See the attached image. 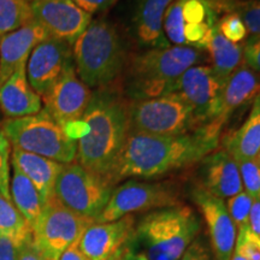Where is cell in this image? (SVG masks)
Returning <instances> with one entry per match:
<instances>
[{
  "instance_id": "cell-1",
  "label": "cell",
  "mask_w": 260,
  "mask_h": 260,
  "mask_svg": "<svg viewBox=\"0 0 260 260\" xmlns=\"http://www.w3.org/2000/svg\"><path fill=\"white\" fill-rule=\"evenodd\" d=\"M223 123L212 121L180 135H151L130 130L106 181L153 178L204 160L219 145Z\"/></svg>"
},
{
  "instance_id": "cell-2",
  "label": "cell",
  "mask_w": 260,
  "mask_h": 260,
  "mask_svg": "<svg viewBox=\"0 0 260 260\" xmlns=\"http://www.w3.org/2000/svg\"><path fill=\"white\" fill-rule=\"evenodd\" d=\"M81 119L88 133L77 141V162L106 180L130 132L128 104L118 92L104 87L92 94Z\"/></svg>"
},
{
  "instance_id": "cell-3",
  "label": "cell",
  "mask_w": 260,
  "mask_h": 260,
  "mask_svg": "<svg viewBox=\"0 0 260 260\" xmlns=\"http://www.w3.org/2000/svg\"><path fill=\"white\" fill-rule=\"evenodd\" d=\"M199 230V218L193 210L176 205L146 214L129 243L148 260H180Z\"/></svg>"
},
{
  "instance_id": "cell-4",
  "label": "cell",
  "mask_w": 260,
  "mask_h": 260,
  "mask_svg": "<svg viewBox=\"0 0 260 260\" xmlns=\"http://www.w3.org/2000/svg\"><path fill=\"white\" fill-rule=\"evenodd\" d=\"M75 69L89 88H104L121 74L124 48L116 28L104 19H92L73 45Z\"/></svg>"
},
{
  "instance_id": "cell-5",
  "label": "cell",
  "mask_w": 260,
  "mask_h": 260,
  "mask_svg": "<svg viewBox=\"0 0 260 260\" xmlns=\"http://www.w3.org/2000/svg\"><path fill=\"white\" fill-rule=\"evenodd\" d=\"M201 59V51L189 46L151 48L130 63L129 95L136 102L170 94L171 84Z\"/></svg>"
},
{
  "instance_id": "cell-6",
  "label": "cell",
  "mask_w": 260,
  "mask_h": 260,
  "mask_svg": "<svg viewBox=\"0 0 260 260\" xmlns=\"http://www.w3.org/2000/svg\"><path fill=\"white\" fill-rule=\"evenodd\" d=\"M0 125L14 148L64 165L76 160L77 141L70 139L44 109L31 116L5 118Z\"/></svg>"
},
{
  "instance_id": "cell-7",
  "label": "cell",
  "mask_w": 260,
  "mask_h": 260,
  "mask_svg": "<svg viewBox=\"0 0 260 260\" xmlns=\"http://www.w3.org/2000/svg\"><path fill=\"white\" fill-rule=\"evenodd\" d=\"M95 220L80 216L63 206L56 198L44 205L31 225V241L42 260H59Z\"/></svg>"
},
{
  "instance_id": "cell-8",
  "label": "cell",
  "mask_w": 260,
  "mask_h": 260,
  "mask_svg": "<svg viewBox=\"0 0 260 260\" xmlns=\"http://www.w3.org/2000/svg\"><path fill=\"white\" fill-rule=\"evenodd\" d=\"M130 130L151 135H180L200 126L178 94L140 100L129 106Z\"/></svg>"
},
{
  "instance_id": "cell-9",
  "label": "cell",
  "mask_w": 260,
  "mask_h": 260,
  "mask_svg": "<svg viewBox=\"0 0 260 260\" xmlns=\"http://www.w3.org/2000/svg\"><path fill=\"white\" fill-rule=\"evenodd\" d=\"M112 191L113 186L105 178L74 161L61 168L54 186V198L73 212L95 220Z\"/></svg>"
},
{
  "instance_id": "cell-10",
  "label": "cell",
  "mask_w": 260,
  "mask_h": 260,
  "mask_svg": "<svg viewBox=\"0 0 260 260\" xmlns=\"http://www.w3.org/2000/svg\"><path fill=\"white\" fill-rule=\"evenodd\" d=\"M176 205H180L177 191L170 184L128 181L113 189L109 203L96 217L95 223L113 222L134 212Z\"/></svg>"
},
{
  "instance_id": "cell-11",
  "label": "cell",
  "mask_w": 260,
  "mask_h": 260,
  "mask_svg": "<svg viewBox=\"0 0 260 260\" xmlns=\"http://www.w3.org/2000/svg\"><path fill=\"white\" fill-rule=\"evenodd\" d=\"M224 81L207 65H194L171 84L170 94H178L193 110L200 125L214 121Z\"/></svg>"
},
{
  "instance_id": "cell-12",
  "label": "cell",
  "mask_w": 260,
  "mask_h": 260,
  "mask_svg": "<svg viewBox=\"0 0 260 260\" xmlns=\"http://www.w3.org/2000/svg\"><path fill=\"white\" fill-rule=\"evenodd\" d=\"M30 5L34 19L48 35L70 46L92 22V15L73 0H31Z\"/></svg>"
},
{
  "instance_id": "cell-13",
  "label": "cell",
  "mask_w": 260,
  "mask_h": 260,
  "mask_svg": "<svg viewBox=\"0 0 260 260\" xmlns=\"http://www.w3.org/2000/svg\"><path fill=\"white\" fill-rule=\"evenodd\" d=\"M92 94L89 87L77 76L74 61H71L50 92L41 98L42 109L64 128L82 118Z\"/></svg>"
},
{
  "instance_id": "cell-14",
  "label": "cell",
  "mask_w": 260,
  "mask_h": 260,
  "mask_svg": "<svg viewBox=\"0 0 260 260\" xmlns=\"http://www.w3.org/2000/svg\"><path fill=\"white\" fill-rule=\"evenodd\" d=\"M73 46L54 38L40 42L27 61V77L31 88L41 98L50 92L64 70L74 61Z\"/></svg>"
},
{
  "instance_id": "cell-15",
  "label": "cell",
  "mask_w": 260,
  "mask_h": 260,
  "mask_svg": "<svg viewBox=\"0 0 260 260\" xmlns=\"http://www.w3.org/2000/svg\"><path fill=\"white\" fill-rule=\"evenodd\" d=\"M193 199L207 225L214 260H232L235 251L237 229L224 200L214 197L204 187L195 188Z\"/></svg>"
},
{
  "instance_id": "cell-16",
  "label": "cell",
  "mask_w": 260,
  "mask_h": 260,
  "mask_svg": "<svg viewBox=\"0 0 260 260\" xmlns=\"http://www.w3.org/2000/svg\"><path fill=\"white\" fill-rule=\"evenodd\" d=\"M135 229L133 214L107 223H93L79 240V249L86 260H111L122 251Z\"/></svg>"
},
{
  "instance_id": "cell-17",
  "label": "cell",
  "mask_w": 260,
  "mask_h": 260,
  "mask_svg": "<svg viewBox=\"0 0 260 260\" xmlns=\"http://www.w3.org/2000/svg\"><path fill=\"white\" fill-rule=\"evenodd\" d=\"M48 38V32L35 19L0 38V87L19 65L27 63L34 47Z\"/></svg>"
},
{
  "instance_id": "cell-18",
  "label": "cell",
  "mask_w": 260,
  "mask_h": 260,
  "mask_svg": "<svg viewBox=\"0 0 260 260\" xmlns=\"http://www.w3.org/2000/svg\"><path fill=\"white\" fill-rule=\"evenodd\" d=\"M0 110L5 118H21L42 110V99L31 88L27 77V63L19 65L0 87Z\"/></svg>"
},
{
  "instance_id": "cell-19",
  "label": "cell",
  "mask_w": 260,
  "mask_h": 260,
  "mask_svg": "<svg viewBox=\"0 0 260 260\" xmlns=\"http://www.w3.org/2000/svg\"><path fill=\"white\" fill-rule=\"evenodd\" d=\"M205 189L219 199H229L243 190L239 167L225 148L204 159Z\"/></svg>"
},
{
  "instance_id": "cell-20",
  "label": "cell",
  "mask_w": 260,
  "mask_h": 260,
  "mask_svg": "<svg viewBox=\"0 0 260 260\" xmlns=\"http://www.w3.org/2000/svg\"><path fill=\"white\" fill-rule=\"evenodd\" d=\"M260 93V80L247 65H240L228 79L220 89L214 113V121L225 123L228 117L248 100Z\"/></svg>"
},
{
  "instance_id": "cell-21",
  "label": "cell",
  "mask_w": 260,
  "mask_h": 260,
  "mask_svg": "<svg viewBox=\"0 0 260 260\" xmlns=\"http://www.w3.org/2000/svg\"><path fill=\"white\" fill-rule=\"evenodd\" d=\"M11 164L16 165L31 181L44 205L53 199L56 181L64 164L14 147L11 152Z\"/></svg>"
},
{
  "instance_id": "cell-22",
  "label": "cell",
  "mask_w": 260,
  "mask_h": 260,
  "mask_svg": "<svg viewBox=\"0 0 260 260\" xmlns=\"http://www.w3.org/2000/svg\"><path fill=\"white\" fill-rule=\"evenodd\" d=\"M174 0H140L134 17L136 37L152 48L170 47L165 37L164 17Z\"/></svg>"
},
{
  "instance_id": "cell-23",
  "label": "cell",
  "mask_w": 260,
  "mask_h": 260,
  "mask_svg": "<svg viewBox=\"0 0 260 260\" xmlns=\"http://www.w3.org/2000/svg\"><path fill=\"white\" fill-rule=\"evenodd\" d=\"M228 152L235 160L254 159L260 149V93L254 98V103L248 118L225 140Z\"/></svg>"
},
{
  "instance_id": "cell-24",
  "label": "cell",
  "mask_w": 260,
  "mask_h": 260,
  "mask_svg": "<svg viewBox=\"0 0 260 260\" xmlns=\"http://www.w3.org/2000/svg\"><path fill=\"white\" fill-rule=\"evenodd\" d=\"M205 50L210 53L212 61L211 68L222 81H225L240 65H242V47L226 40L219 32L217 24L211 29Z\"/></svg>"
},
{
  "instance_id": "cell-25",
  "label": "cell",
  "mask_w": 260,
  "mask_h": 260,
  "mask_svg": "<svg viewBox=\"0 0 260 260\" xmlns=\"http://www.w3.org/2000/svg\"><path fill=\"white\" fill-rule=\"evenodd\" d=\"M10 195L16 209L31 226L41 214L44 203L31 181L14 164H11Z\"/></svg>"
},
{
  "instance_id": "cell-26",
  "label": "cell",
  "mask_w": 260,
  "mask_h": 260,
  "mask_svg": "<svg viewBox=\"0 0 260 260\" xmlns=\"http://www.w3.org/2000/svg\"><path fill=\"white\" fill-rule=\"evenodd\" d=\"M0 235L24 245L31 240V226L11 200L0 193Z\"/></svg>"
},
{
  "instance_id": "cell-27",
  "label": "cell",
  "mask_w": 260,
  "mask_h": 260,
  "mask_svg": "<svg viewBox=\"0 0 260 260\" xmlns=\"http://www.w3.org/2000/svg\"><path fill=\"white\" fill-rule=\"evenodd\" d=\"M217 14H235L249 34L260 35V2L256 0H206Z\"/></svg>"
},
{
  "instance_id": "cell-28",
  "label": "cell",
  "mask_w": 260,
  "mask_h": 260,
  "mask_svg": "<svg viewBox=\"0 0 260 260\" xmlns=\"http://www.w3.org/2000/svg\"><path fill=\"white\" fill-rule=\"evenodd\" d=\"M34 19L29 0H0V38Z\"/></svg>"
},
{
  "instance_id": "cell-29",
  "label": "cell",
  "mask_w": 260,
  "mask_h": 260,
  "mask_svg": "<svg viewBox=\"0 0 260 260\" xmlns=\"http://www.w3.org/2000/svg\"><path fill=\"white\" fill-rule=\"evenodd\" d=\"M182 3L183 0H174L169 6L164 17L165 37L169 42L175 44V46H187L184 39V21L182 15Z\"/></svg>"
},
{
  "instance_id": "cell-30",
  "label": "cell",
  "mask_w": 260,
  "mask_h": 260,
  "mask_svg": "<svg viewBox=\"0 0 260 260\" xmlns=\"http://www.w3.org/2000/svg\"><path fill=\"white\" fill-rule=\"evenodd\" d=\"M253 204V198L248 195L245 190L241 193L234 195L229 198L226 203V209L232 217L234 224L236 225V229L240 230L242 228L248 226L249 222V213H251Z\"/></svg>"
},
{
  "instance_id": "cell-31",
  "label": "cell",
  "mask_w": 260,
  "mask_h": 260,
  "mask_svg": "<svg viewBox=\"0 0 260 260\" xmlns=\"http://www.w3.org/2000/svg\"><path fill=\"white\" fill-rule=\"evenodd\" d=\"M241 176L243 190L251 195L253 199L260 198V165L255 159L236 160Z\"/></svg>"
},
{
  "instance_id": "cell-32",
  "label": "cell",
  "mask_w": 260,
  "mask_h": 260,
  "mask_svg": "<svg viewBox=\"0 0 260 260\" xmlns=\"http://www.w3.org/2000/svg\"><path fill=\"white\" fill-rule=\"evenodd\" d=\"M11 152L12 146L0 125V193L11 200L10 180H11Z\"/></svg>"
},
{
  "instance_id": "cell-33",
  "label": "cell",
  "mask_w": 260,
  "mask_h": 260,
  "mask_svg": "<svg viewBox=\"0 0 260 260\" xmlns=\"http://www.w3.org/2000/svg\"><path fill=\"white\" fill-rule=\"evenodd\" d=\"M248 260H260V236L246 226L237 230L235 251Z\"/></svg>"
},
{
  "instance_id": "cell-34",
  "label": "cell",
  "mask_w": 260,
  "mask_h": 260,
  "mask_svg": "<svg viewBox=\"0 0 260 260\" xmlns=\"http://www.w3.org/2000/svg\"><path fill=\"white\" fill-rule=\"evenodd\" d=\"M217 28L226 40L234 44L243 41L248 34L242 19L235 14H224L223 17L217 22Z\"/></svg>"
},
{
  "instance_id": "cell-35",
  "label": "cell",
  "mask_w": 260,
  "mask_h": 260,
  "mask_svg": "<svg viewBox=\"0 0 260 260\" xmlns=\"http://www.w3.org/2000/svg\"><path fill=\"white\" fill-rule=\"evenodd\" d=\"M242 53L247 67L260 73V37L247 42L242 48Z\"/></svg>"
},
{
  "instance_id": "cell-36",
  "label": "cell",
  "mask_w": 260,
  "mask_h": 260,
  "mask_svg": "<svg viewBox=\"0 0 260 260\" xmlns=\"http://www.w3.org/2000/svg\"><path fill=\"white\" fill-rule=\"evenodd\" d=\"M23 245L0 235V260H19Z\"/></svg>"
},
{
  "instance_id": "cell-37",
  "label": "cell",
  "mask_w": 260,
  "mask_h": 260,
  "mask_svg": "<svg viewBox=\"0 0 260 260\" xmlns=\"http://www.w3.org/2000/svg\"><path fill=\"white\" fill-rule=\"evenodd\" d=\"M76 5L88 14H98L111 9L118 0H73Z\"/></svg>"
},
{
  "instance_id": "cell-38",
  "label": "cell",
  "mask_w": 260,
  "mask_h": 260,
  "mask_svg": "<svg viewBox=\"0 0 260 260\" xmlns=\"http://www.w3.org/2000/svg\"><path fill=\"white\" fill-rule=\"evenodd\" d=\"M180 260H211L210 251L201 240H194Z\"/></svg>"
},
{
  "instance_id": "cell-39",
  "label": "cell",
  "mask_w": 260,
  "mask_h": 260,
  "mask_svg": "<svg viewBox=\"0 0 260 260\" xmlns=\"http://www.w3.org/2000/svg\"><path fill=\"white\" fill-rule=\"evenodd\" d=\"M248 226L253 233L260 236V198L253 199L251 213H249Z\"/></svg>"
},
{
  "instance_id": "cell-40",
  "label": "cell",
  "mask_w": 260,
  "mask_h": 260,
  "mask_svg": "<svg viewBox=\"0 0 260 260\" xmlns=\"http://www.w3.org/2000/svg\"><path fill=\"white\" fill-rule=\"evenodd\" d=\"M119 260H148V259L146 258L141 252L136 251L134 247L130 245L128 241V243L123 247V249L121 251Z\"/></svg>"
},
{
  "instance_id": "cell-41",
  "label": "cell",
  "mask_w": 260,
  "mask_h": 260,
  "mask_svg": "<svg viewBox=\"0 0 260 260\" xmlns=\"http://www.w3.org/2000/svg\"><path fill=\"white\" fill-rule=\"evenodd\" d=\"M19 260H42L41 255L39 254L37 248L32 245L31 240H29L28 242H25L23 245Z\"/></svg>"
},
{
  "instance_id": "cell-42",
  "label": "cell",
  "mask_w": 260,
  "mask_h": 260,
  "mask_svg": "<svg viewBox=\"0 0 260 260\" xmlns=\"http://www.w3.org/2000/svg\"><path fill=\"white\" fill-rule=\"evenodd\" d=\"M59 260H86L79 249V241L75 242L73 246L69 247L64 252V254L60 256Z\"/></svg>"
},
{
  "instance_id": "cell-43",
  "label": "cell",
  "mask_w": 260,
  "mask_h": 260,
  "mask_svg": "<svg viewBox=\"0 0 260 260\" xmlns=\"http://www.w3.org/2000/svg\"><path fill=\"white\" fill-rule=\"evenodd\" d=\"M232 260H248V259H246L245 256L237 254V253L234 252V254H233V256H232Z\"/></svg>"
},
{
  "instance_id": "cell-44",
  "label": "cell",
  "mask_w": 260,
  "mask_h": 260,
  "mask_svg": "<svg viewBox=\"0 0 260 260\" xmlns=\"http://www.w3.org/2000/svg\"><path fill=\"white\" fill-rule=\"evenodd\" d=\"M254 159H255V161H256V162H258V164L260 165V149H259L258 154H256V155H255V158H254Z\"/></svg>"
},
{
  "instance_id": "cell-45",
  "label": "cell",
  "mask_w": 260,
  "mask_h": 260,
  "mask_svg": "<svg viewBox=\"0 0 260 260\" xmlns=\"http://www.w3.org/2000/svg\"><path fill=\"white\" fill-rule=\"evenodd\" d=\"M123 249V248H122ZM119 254H121V252H119L118 253V254H117L116 256H115V258H113V259H111V260H119Z\"/></svg>"
},
{
  "instance_id": "cell-46",
  "label": "cell",
  "mask_w": 260,
  "mask_h": 260,
  "mask_svg": "<svg viewBox=\"0 0 260 260\" xmlns=\"http://www.w3.org/2000/svg\"><path fill=\"white\" fill-rule=\"evenodd\" d=\"M29 2H31V0H29Z\"/></svg>"
}]
</instances>
